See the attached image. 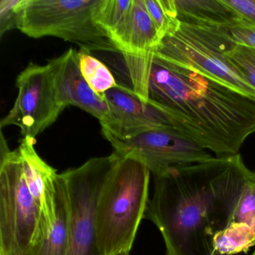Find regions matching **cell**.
I'll use <instances>...</instances> for the list:
<instances>
[{
    "label": "cell",
    "instance_id": "obj_22",
    "mask_svg": "<svg viewBox=\"0 0 255 255\" xmlns=\"http://www.w3.org/2000/svg\"><path fill=\"white\" fill-rule=\"evenodd\" d=\"M231 40L237 44L255 47V28L241 20L228 26H223Z\"/></svg>",
    "mask_w": 255,
    "mask_h": 255
},
{
    "label": "cell",
    "instance_id": "obj_18",
    "mask_svg": "<svg viewBox=\"0 0 255 255\" xmlns=\"http://www.w3.org/2000/svg\"><path fill=\"white\" fill-rule=\"evenodd\" d=\"M144 2L161 40L178 28L174 0H144Z\"/></svg>",
    "mask_w": 255,
    "mask_h": 255
},
{
    "label": "cell",
    "instance_id": "obj_6",
    "mask_svg": "<svg viewBox=\"0 0 255 255\" xmlns=\"http://www.w3.org/2000/svg\"><path fill=\"white\" fill-rule=\"evenodd\" d=\"M235 44L223 27L180 23L174 32L161 40L153 53L162 59L190 67L246 95L255 97V89L227 56Z\"/></svg>",
    "mask_w": 255,
    "mask_h": 255
},
{
    "label": "cell",
    "instance_id": "obj_10",
    "mask_svg": "<svg viewBox=\"0 0 255 255\" xmlns=\"http://www.w3.org/2000/svg\"><path fill=\"white\" fill-rule=\"evenodd\" d=\"M51 69L56 93L66 108L75 106L92 115L104 125L110 119V110L103 95L95 93L82 74L78 51L70 49L62 56L47 62Z\"/></svg>",
    "mask_w": 255,
    "mask_h": 255
},
{
    "label": "cell",
    "instance_id": "obj_9",
    "mask_svg": "<svg viewBox=\"0 0 255 255\" xmlns=\"http://www.w3.org/2000/svg\"><path fill=\"white\" fill-rule=\"evenodd\" d=\"M115 151L132 153L154 176L174 167L205 162L213 156L173 127L150 128L127 136L104 134Z\"/></svg>",
    "mask_w": 255,
    "mask_h": 255
},
{
    "label": "cell",
    "instance_id": "obj_7",
    "mask_svg": "<svg viewBox=\"0 0 255 255\" xmlns=\"http://www.w3.org/2000/svg\"><path fill=\"white\" fill-rule=\"evenodd\" d=\"M119 154L89 159L81 166L61 173L69 213L68 255H101L98 245L96 210L103 187Z\"/></svg>",
    "mask_w": 255,
    "mask_h": 255
},
{
    "label": "cell",
    "instance_id": "obj_2",
    "mask_svg": "<svg viewBox=\"0 0 255 255\" xmlns=\"http://www.w3.org/2000/svg\"><path fill=\"white\" fill-rule=\"evenodd\" d=\"M255 176L239 153L155 176L145 217L160 231L166 255H216L215 237L231 225L243 188Z\"/></svg>",
    "mask_w": 255,
    "mask_h": 255
},
{
    "label": "cell",
    "instance_id": "obj_13",
    "mask_svg": "<svg viewBox=\"0 0 255 255\" xmlns=\"http://www.w3.org/2000/svg\"><path fill=\"white\" fill-rule=\"evenodd\" d=\"M133 0H99L95 9L97 23L110 36L119 53L128 50Z\"/></svg>",
    "mask_w": 255,
    "mask_h": 255
},
{
    "label": "cell",
    "instance_id": "obj_24",
    "mask_svg": "<svg viewBox=\"0 0 255 255\" xmlns=\"http://www.w3.org/2000/svg\"><path fill=\"white\" fill-rule=\"evenodd\" d=\"M253 255H255V252H253Z\"/></svg>",
    "mask_w": 255,
    "mask_h": 255
},
{
    "label": "cell",
    "instance_id": "obj_17",
    "mask_svg": "<svg viewBox=\"0 0 255 255\" xmlns=\"http://www.w3.org/2000/svg\"><path fill=\"white\" fill-rule=\"evenodd\" d=\"M255 246V230L246 225L231 224L215 237L216 255L246 253Z\"/></svg>",
    "mask_w": 255,
    "mask_h": 255
},
{
    "label": "cell",
    "instance_id": "obj_20",
    "mask_svg": "<svg viewBox=\"0 0 255 255\" xmlns=\"http://www.w3.org/2000/svg\"><path fill=\"white\" fill-rule=\"evenodd\" d=\"M227 56L255 91V47L236 43Z\"/></svg>",
    "mask_w": 255,
    "mask_h": 255
},
{
    "label": "cell",
    "instance_id": "obj_3",
    "mask_svg": "<svg viewBox=\"0 0 255 255\" xmlns=\"http://www.w3.org/2000/svg\"><path fill=\"white\" fill-rule=\"evenodd\" d=\"M118 153L119 160L97 205V238L101 255L130 252L149 201L150 170L134 153Z\"/></svg>",
    "mask_w": 255,
    "mask_h": 255
},
{
    "label": "cell",
    "instance_id": "obj_1",
    "mask_svg": "<svg viewBox=\"0 0 255 255\" xmlns=\"http://www.w3.org/2000/svg\"><path fill=\"white\" fill-rule=\"evenodd\" d=\"M122 56L129 89L205 150L217 156L237 154L255 132V97L153 52Z\"/></svg>",
    "mask_w": 255,
    "mask_h": 255
},
{
    "label": "cell",
    "instance_id": "obj_19",
    "mask_svg": "<svg viewBox=\"0 0 255 255\" xmlns=\"http://www.w3.org/2000/svg\"><path fill=\"white\" fill-rule=\"evenodd\" d=\"M231 224L246 225L255 230V176L245 185Z\"/></svg>",
    "mask_w": 255,
    "mask_h": 255
},
{
    "label": "cell",
    "instance_id": "obj_4",
    "mask_svg": "<svg viewBox=\"0 0 255 255\" xmlns=\"http://www.w3.org/2000/svg\"><path fill=\"white\" fill-rule=\"evenodd\" d=\"M47 237L41 212L25 180L20 150H10L2 134L0 255H32Z\"/></svg>",
    "mask_w": 255,
    "mask_h": 255
},
{
    "label": "cell",
    "instance_id": "obj_11",
    "mask_svg": "<svg viewBox=\"0 0 255 255\" xmlns=\"http://www.w3.org/2000/svg\"><path fill=\"white\" fill-rule=\"evenodd\" d=\"M35 142L33 138H23L18 149L26 185L41 212L48 236L56 221L59 174L38 154Z\"/></svg>",
    "mask_w": 255,
    "mask_h": 255
},
{
    "label": "cell",
    "instance_id": "obj_15",
    "mask_svg": "<svg viewBox=\"0 0 255 255\" xmlns=\"http://www.w3.org/2000/svg\"><path fill=\"white\" fill-rule=\"evenodd\" d=\"M157 29L150 18L144 0H133L132 23L128 50L122 54L141 55L154 51L159 43Z\"/></svg>",
    "mask_w": 255,
    "mask_h": 255
},
{
    "label": "cell",
    "instance_id": "obj_14",
    "mask_svg": "<svg viewBox=\"0 0 255 255\" xmlns=\"http://www.w3.org/2000/svg\"><path fill=\"white\" fill-rule=\"evenodd\" d=\"M56 218L47 238L32 255H68L69 249V213L66 188L59 174L56 194Z\"/></svg>",
    "mask_w": 255,
    "mask_h": 255
},
{
    "label": "cell",
    "instance_id": "obj_23",
    "mask_svg": "<svg viewBox=\"0 0 255 255\" xmlns=\"http://www.w3.org/2000/svg\"><path fill=\"white\" fill-rule=\"evenodd\" d=\"M243 21L255 28V0H222Z\"/></svg>",
    "mask_w": 255,
    "mask_h": 255
},
{
    "label": "cell",
    "instance_id": "obj_16",
    "mask_svg": "<svg viewBox=\"0 0 255 255\" xmlns=\"http://www.w3.org/2000/svg\"><path fill=\"white\" fill-rule=\"evenodd\" d=\"M78 57L82 74L95 93L103 95L119 86L108 67L91 55L90 51L80 49Z\"/></svg>",
    "mask_w": 255,
    "mask_h": 255
},
{
    "label": "cell",
    "instance_id": "obj_21",
    "mask_svg": "<svg viewBox=\"0 0 255 255\" xmlns=\"http://www.w3.org/2000/svg\"><path fill=\"white\" fill-rule=\"evenodd\" d=\"M23 0L0 1V36L5 32L17 29L19 15Z\"/></svg>",
    "mask_w": 255,
    "mask_h": 255
},
{
    "label": "cell",
    "instance_id": "obj_8",
    "mask_svg": "<svg viewBox=\"0 0 255 255\" xmlns=\"http://www.w3.org/2000/svg\"><path fill=\"white\" fill-rule=\"evenodd\" d=\"M16 86L17 99L0 126L18 127L23 138L35 139L57 120L65 107L58 98L53 74L47 64H29L19 74Z\"/></svg>",
    "mask_w": 255,
    "mask_h": 255
},
{
    "label": "cell",
    "instance_id": "obj_12",
    "mask_svg": "<svg viewBox=\"0 0 255 255\" xmlns=\"http://www.w3.org/2000/svg\"><path fill=\"white\" fill-rule=\"evenodd\" d=\"M176 17L191 26L223 27L243 19L222 0H174Z\"/></svg>",
    "mask_w": 255,
    "mask_h": 255
},
{
    "label": "cell",
    "instance_id": "obj_5",
    "mask_svg": "<svg viewBox=\"0 0 255 255\" xmlns=\"http://www.w3.org/2000/svg\"><path fill=\"white\" fill-rule=\"evenodd\" d=\"M99 0H23L17 29L32 38L57 37L88 51L118 52L97 23Z\"/></svg>",
    "mask_w": 255,
    "mask_h": 255
},
{
    "label": "cell",
    "instance_id": "obj_25",
    "mask_svg": "<svg viewBox=\"0 0 255 255\" xmlns=\"http://www.w3.org/2000/svg\"><path fill=\"white\" fill-rule=\"evenodd\" d=\"M252 255H253V254H252Z\"/></svg>",
    "mask_w": 255,
    "mask_h": 255
}]
</instances>
